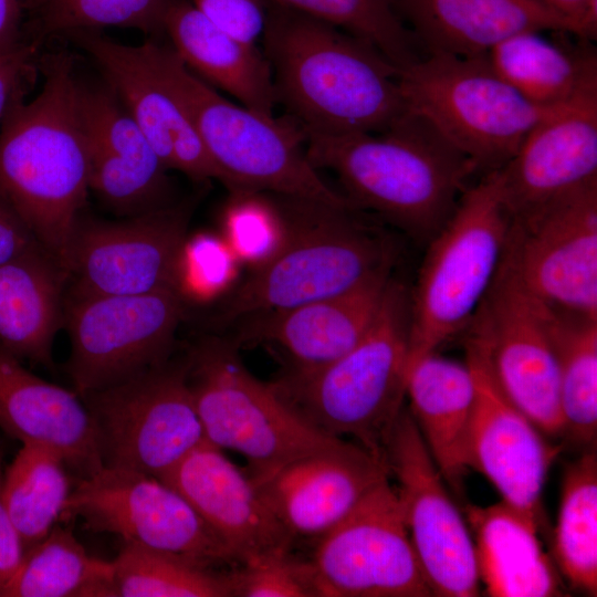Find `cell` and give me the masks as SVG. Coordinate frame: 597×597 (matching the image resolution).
Returning <instances> with one entry per match:
<instances>
[{"label":"cell","instance_id":"8fae6325","mask_svg":"<svg viewBox=\"0 0 597 597\" xmlns=\"http://www.w3.org/2000/svg\"><path fill=\"white\" fill-rule=\"evenodd\" d=\"M500 268L545 305L597 318V179L511 217Z\"/></svg>","mask_w":597,"mask_h":597},{"label":"cell","instance_id":"5b68a950","mask_svg":"<svg viewBox=\"0 0 597 597\" xmlns=\"http://www.w3.org/2000/svg\"><path fill=\"white\" fill-rule=\"evenodd\" d=\"M409 329L410 292L391 279L374 323L350 350L312 373H285L272 386L314 428L349 437L385 462L405 407Z\"/></svg>","mask_w":597,"mask_h":597},{"label":"cell","instance_id":"83f0119b","mask_svg":"<svg viewBox=\"0 0 597 597\" xmlns=\"http://www.w3.org/2000/svg\"><path fill=\"white\" fill-rule=\"evenodd\" d=\"M480 583L493 597L565 595L562 575L533 521L504 502L465 506Z\"/></svg>","mask_w":597,"mask_h":597},{"label":"cell","instance_id":"1f68e13d","mask_svg":"<svg viewBox=\"0 0 597 597\" xmlns=\"http://www.w3.org/2000/svg\"><path fill=\"white\" fill-rule=\"evenodd\" d=\"M0 597H117L112 562L90 555L54 525L24 556Z\"/></svg>","mask_w":597,"mask_h":597},{"label":"cell","instance_id":"6da1fadb","mask_svg":"<svg viewBox=\"0 0 597 597\" xmlns=\"http://www.w3.org/2000/svg\"><path fill=\"white\" fill-rule=\"evenodd\" d=\"M40 66V93L13 104L0 127V197L69 273L90 191L87 145L73 59L61 52Z\"/></svg>","mask_w":597,"mask_h":597},{"label":"cell","instance_id":"44dd1931","mask_svg":"<svg viewBox=\"0 0 597 597\" xmlns=\"http://www.w3.org/2000/svg\"><path fill=\"white\" fill-rule=\"evenodd\" d=\"M160 480L191 504L239 566L290 553L293 537L272 512L254 479L208 441Z\"/></svg>","mask_w":597,"mask_h":597},{"label":"cell","instance_id":"4fadbf2b","mask_svg":"<svg viewBox=\"0 0 597 597\" xmlns=\"http://www.w3.org/2000/svg\"><path fill=\"white\" fill-rule=\"evenodd\" d=\"M67 298V370L81 398L169 358L184 315L177 290Z\"/></svg>","mask_w":597,"mask_h":597},{"label":"cell","instance_id":"7a4b0ae2","mask_svg":"<svg viewBox=\"0 0 597 597\" xmlns=\"http://www.w3.org/2000/svg\"><path fill=\"white\" fill-rule=\"evenodd\" d=\"M277 103L306 133H381L406 112L399 69L370 43L271 4L262 35Z\"/></svg>","mask_w":597,"mask_h":597},{"label":"cell","instance_id":"4316f807","mask_svg":"<svg viewBox=\"0 0 597 597\" xmlns=\"http://www.w3.org/2000/svg\"><path fill=\"white\" fill-rule=\"evenodd\" d=\"M164 33L180 61L203 82L252 111L273 115L277 96L272 70L255 44L222 31L189 0H177L169 7Z\"/></svg>","mask_w":597,"mask_h":597},{"label":"cell","instance_id":"7402d4cb","mask_svg":"<svg viewBox=\"0 0 597 597\" xmlns=\"http://www.w3.org/2000/svg\"><path fill=\"white\" fill-rule=\"evenodd\" d=\"M386 463L354 441L294 459L254 479L272 512L293 537L318 540L380 481Z\"/></svg>","mask_w":597,"mask_h":597},{"label":"cell","instance_id":"d4e9b609","mask_svg":"<svg viewBox=\"0 0 597 597\" xmlns=\"http://www.w3.org/2000/svg\"><path fill=\"white\" fill-rule=\"evenodd\" d=\"M0 428L22 443L54 450L81 478L104 467L93 420L76 391L35 376L2 347Z\"/></svg>","mask_w":597,"mask_h":597},{"label":"cell","instance_id":"cb8c5ba5","mask_svg":"<svg viewBox=\"0 0 597 597\" xmlns=\"http://www.w3.org/2000/svg\"><path fill=\"white\" fill-rule=\"evenodd\" d=\"M391 275L349 292L251 317L241 338L266 342L289 360L286 374L320 369L350 350L374 323Z\"/></svg>","mask_w":597,"mask_h":597},{"label":"cell","instance_id":"ffe728a7","mask_svg":"<svg viewBox=\"0 0 597 597\" xmlns=\"http://www.w3.org/2000/svg\"><path fill=\"white\" fill-rule=\"evenodd\" d=\"M90 190L111 211L137 216L172 203L167 168L114 90L77 80Z\"/></svg>","mask_w":597,"mask_h":597},{"label":"cell","instance_id":"52a82bcc","mask_svg":"<svg viewBox=\"0 0 597 597\" xmlns=\"http://www.w3.org/2000/svg\"><path fill=\"white\" fill-rule=\"evenodd\" d=\"M511 217L498 172L489 171L429 240L410 292L407 367L469 327L499 273Z\"/></svg>","mask_w":597,"mask_h":597},{"label":"cell","instance_id":"bcb514c9","mask_svg":"<svg viewBox=\"0 0 597 597\" xmlns=\"http://www.w3.org/2000/svg\"><path fill=\"white\" fill-rule=\"evenodd\" d=\"M554 13L568 22L582 40H594L597 33V0H542Z\"/></svg>","mask_w":597,"mask_h":597},{"label":"cell","instance_id":"ee69618b","mask_svg":"<svg viewBox=\"0 0 597 597\" xmlns=\"http://www.w3.org/2000/svg\"><path fill=\"white\" fill-rule=\"evenodd\" d=\"M3 450L0 444V596L19 567L24 547L7 510L3 492Z\"/></svg>","mask_w":597,"mask_h":597},{"label":"cell","instance_id":"8992f818","mask_svg":"<svg viewBox=\"0 0 597 597\" xmlns=\"http://www.w3.org/2000/svg\"><path fill=\"white\" fill-rule=\"evenodd\" d=\"M160 75L189 114L231 193L273 195L350 205L310 163L302 126L234 104L195 75L171 46L146 41Z\"/></svg>","mask_w":597,"mask_h":597},{"label":"cell","instance_id":"603a6c76","mask_svg":"<svg viewBox=\"0 0 597 597\" xmlns=\"http://www.w3.org/2000/svg\"><path fill=\"white\" fill-rule=\"evenodd\" d=\"M496 172L512 217L596 180L597 96L538 123Z\"/></svg>","mask_w":597,"mask_h":597},{"label":"cell","instance_id":"74e56055","mask_svg":"<svg viewBox=\"0 0 597 597\" xmlns=\"http://www.w3.org/2000/svg\"><path fill=\"white\" fill-rule=\"evenodd\" d=\"M177 0H43L34 13L43 34L133 28L145 34L164 33V19Z\"/></svg>","mask_w":597,"mask_h":597},{"label":"cell","instance_id":"f1b7e54d","mask_svg":"<svg viewBox=\"0 0 597 597\" xmlns=\"http://www.w3.org/2000/svg\"><path fill=\"white\" fill-rule=\"evenodd\" d=\"M408 411L446 483L462 489L465 441L474 402V381L467 362L437 352L407 367Z\"/></svg>","mask_w":597,"mask_h":597},{"label":"cell","instance_id":"d6a6232c","mask_svg":"<svg viewBox=\"0 0 597 597\" xmlns=\"http://www.w3.org/2000/svg\"><path fill=\"white\" fill-rule=\"evenodd\" d=\"M65 465L54 450L22 443L3 471L4 503L24 552L42 541L60 520L72 491Z\"/></svg>","mask_w":597,"mask_h":597},{"label":"cell","instance_id":"ba28073f","mask_svg":"<svg viewBox=\"0 0 597 597\" xmlns=\"http://www.w3.org/2000/svg\"><path fill=\"white\" fill-rule=\"evenodd\" d=\"M399 86L408 111L486 172L503 167L538 123L574 104L530 102L498 75L486 54L425 53L399 71Z\"/></svg>","mask_w":597,"mask_h":597},{"label":"cell","instance_id":"e0dca14e","mask_svg":"<svg viewBox=\"0 0 597 597\" xmlns=\"http://www.w3.org/2000/svg\"><path fill=\"white\" fill-rule=\"evenodd\" d=\"M192 201L172 202L119 222L82 216L70 253V297L177 290V262Z\"/></svg>","mask_w":597,"mask_h":597},{"label":"cell","instance_id":"5bb4252c","mask_svg":"<svg viewBox=\"0 0 597 597\" xmlns=\"http://www.w3.org/2000/svg\"><path fill=\"white\" fill-rule=\"evenodd\" d=\"M310 562L318 597L433 596L389 478L317 540Z\"/></svg>","mask_w":597,"mask_h":597},{"label":"cell","instance_id":"f546056e","mask_svg":"<svg viewBox=\"0 0 597 597\" xmlns=\"http://www.w3.org/2000/svg\"><path fill=\"white\" fill-rule=\"evenodd\" d=\"M69 277L40 245L0 264V347L20 359L52 365Z\"/></svg>","mask_w":597,"mask_h":597},{"label":"cell","instance_id":"7bdbcfd3","mask_svg":"<svg viewBox=\"0 0 597 597\" xmlns=\"http://www.w3.org/2000/svg\"><path fill=\"white\" fill-rule=\"evenodd\" d=\"M38 42H21L0 52V127L12 107L22 100L27 84L34 75Z\"/></svg>","mask_w":597,"mask_h":597},{"label":"cell","instance_id":"836d02e7","mask_svg":"<svg viewBox=\"0 0 597 597\" xmlns=\"http://www.w3.org/2000/svg\"><path fill=\"white\" fill-rule=\"evenodd\" d=\"M553 537L554 563L567 583L597 593V457L582 454L565 470Z\"/></svg>","mask_w":597,"mask_h":597},{"label":"cell","instance_id":"8d00e7d4","mask_svg":"<svg viewBox=\"0 0 597 597\" xmlns=\"http://www.w3.org/2000/svg\"><path fill=\"white\" fill-rule=\"evenodd\" d=\"M274 4L329 23L375 46L402 70L421 55L396 0H271Z\"/></svg>","mask_w":597,"mask_h":597},{"label":"cell","instance_id":"ac0fdd59","mask_svg":"<svg viewBox=\"0 0 597 597\" xmlns=\"http://www.w3.org/2000/svg\"><path fill=\"white\" fill-rule=\"evenodd\" d=\"M465 362L474 381V402L464 462L486 478L501 501L542 527V491L562 446L546 436L499 389L481 343L469 333Z\"/></svg>","mask_w":597,"mask_h":597},{"label":"cell","instance_id":"277c9868","mask_svg":"<svg viewBox=\"0 0 597 597\" xmlns=\"http://www.w3.org/2000/svg\"><path fill=\"white\" fill-rule=\"evenodd\" d=\"M272 196L284 218V242L238 285L224 321L292 308L391 274L394 244L353 206Z\"/></svg>","mask_w":597,"mask_h":597},{"label":"cell","instance_id":"9a60e30c","mask_svg":"<svg viewBox=\"0 0 597 597\" xmlns=\"http://www.w3.org/2000/svg\"><path fill=\"white\" fill-rule=\"evenodd\" d=\"M385 463L407 531L433 596L474 597L480 578L467 520L404 407L385 449Z\"/></svg>","mask_w":597,"mask_h":597},{"label":"cell","instance_id":"60d3db41","mask_svg":"<svg viewBox=\"0 0 597 597\" xmlns=\"http://www.w3.org/2000/svg\"><path fill=\"white\" fill-rule=\"evenodd\" d=\"M230 576L234 597H318L311 562L290 553L232 568Z\"/></svg>","mask_w":597,"mask_h":597},{"label":"cell","instance_id":"f35d334b","mask_svg":"<svg viewBox=\"0 0 597 597\" xmlns=\"http://www.w3.org/2000/svg\"><path fill=\"white\" fill-rule=\"evenodd\" d=\"M223 238L240 263L255 269L270 260L285 239V222L274 197L234 192L223 217Z\"/></svg>","mask_w":597,"mask_h":597},{"label":"cell","instance_id":"e575fe53","mask_svg":"<svg viewBox=\"0 0 597 597\" xmlns=\"http://www.w3.org/2000/svg\"><path fill=\"white\" fill-rule=\"evenodd\" d=\"M551 332L564 434L591 446L597 432V318L553 308Z\"/></svg>","mask_w":597,"mask_h":597},{"label":"cell","instance_id":"b9f144b4","mask_svg":"<svg viewBox=\"0 0 597 597\" xmlns=\"http://www.w3.org/2000/svg\"><path fill=\"white\" fill-rule=\"evenodd\" d=\"M207 19L228 34L255 44L262 38L269 8L263 0H189Z\"/></svg>","mask_w":597,"mask_h":597},{"label":"cell","instance_id":"d590c367","mask_svg":"<svg viewBox=\"0 0 597 597\" xmlns=\"http://www.w3.org/2000/svg\"><path fill=\"white\" fill-rule=\"evenodd\" d=\"M112 563L117 597H232L230 572L164 552L125 544Z\"/></svg>","mask_w":597,"mask_h":597},{"label":"cell","instance_id":"d6986e66","mask_svg":"<svg viewBox=\"0 0 597 597\" xmlns=\"http://www.w3.org/2000/svg\"><path fill=\"white\" fill-rule=\"evenodd\" d=\"M67 35L100 66L104 81L114 90L166 168L195 181L222 175L214 165L184 105L160 75L146 41L138 46L118 43L95 31Z\"/></svg>","mask_w":597,"mask_h":597},{"label":"cell","instance_id":"2e32d148","mask_svg":"<svg viewBox=\"0 0 597 597\" xmlns=\"http://www.w3.org/2000/svg\"><path fill=\"white\" fill-rule=\"evenodd\" d=\"M553 308L526 292L501 268L470 332L506 399L546 437L564 434Z\"/></svg>","mask_w":597,"mask_h":597},{"label":"cell","instance_id":"7dc6e473","mask_svg":"<svg viewBox=\"0 0 597 597\" xmlns=\"http://www.w3.org/2000/svg\"><path fill=\"white\" fill-rule=\"evenodd\" d=\"M23 9H25L23 0H0V52L22 42Z\"/></svg>","mask_w":597,"mask_h":597},{"label":"cell","instance_id":"4dcf8cb0","mask_svg":"<svg viewBox=\"0 0 597 597\" xmlns=\"http://www.w3.org/2000/svg\"><path fill=\"white\" fill-rule=\"evenodd\" d=\"M486 56L498 75L534 104L563 106L597 96V59L591 49L524 31L494 45Z\"/></svg>","mask_w":597,"mask_h":597},{"label":"cell","instance_id":"3957f363","mask_svg":"<svg viewBox=\"0 0 597 597\" xmlns=\"http://www.w3.org/2000/svg\"><path fill=\"white\" fill-rule=\"evenodd\" d=\"M305 135L310 163L336 175L355 209L420 242L441 229L478 170L425 117L408 109L381 133Z\"/></svg>","mask_w":597,"mask_h":597},{"label":"cell","instance_id":"7c38bea8","mask_svg":"<svg viewBox=\"0 0 597 597\" xmlns=\"http://www.w3.org/2000/svg\"><path fill=\"white\" fill-rule=\"evenodd\" d=\"M80 517L95 532L171 554L203 568L238 563L191 504L163 480L142 472L103 467L81 478L60 520Z\"/></svg>","mask_w":597,"mask_h":597},{"label":"cell","instance_id":"484cf974","mask_svg":"<svg viewBox=\"0 0 597 597\" xmlns=\"http://www.w3.org/2000/svg\"><path fill=\"white\" fill-rule=\"evenodd\" d=\"M396 8L425 53L485 55L524 31L575 35L542 0H396Z\"/></svg>","mask_w":597,"mask_h":597},{"label":"cell","instance_id":"30bf717a","mask_svg":"<svg viewBox=\"0 0 597 597\" xmlns=\"http://www.w3.org/2000/svg\"><path fill=\"white\" fill-rule=\"evenodd\" d=\"M104 467L164 476L207 442L186 356L82 397Z\"/></svg>","mask_w":597,"mask_h":597},{"label":"cell","instance_id":"c3c4849f","mask_svg":"<svg viewBox=\"0 0 597 597\" xmlns=\"http://www.w3.org/2000/svg\"><path fill=\"white\" fill-rule=\"evenodd\" d=\"M24 7L29 12L35 13L43 0H23Z\"/></svg>","mask_w":597,"mask_h":597},{"label":"cell","instance_id":"ab89813d","mask_svg":"<svg viewBox=\"0 0 597 597\" xmlns=\"http://www.w3.org/2000/svg\"><path fill=\"white\" fill-rule=\"evenodd\" d=\"M240 265L222 235L198 232L186 238L181 247L176 289L184 300L209 302L233 286Z\"/></svg>","mask_w":597,"mask_h":597},{"label":"cell","instance_id":"f6af8a7d","mask_svg":"<svg viewBox=\"0 0 597 597\" xmlns=\"http://www.w3.org/2000/svg\"><path fill=\"white\" fill-rule=\"evenodd\" d=\"M35 245L39 243L28 227L0 197V264Z\"/></svg>","mask_w":597,"mask_h":597},{"label":"cell","instance_id":"9c48e42d","mask_svg":"<svg viewBox=\"0 0 597 597\" xmlns=\"http://www.w3.org/2000/svg\"><path fill=\"white\" fill-rule=\"evenodd\" d=\"M186 362L207 441L242 455L253 479L343 440L314 428L272 384L255 378L242 363L237 342L208 337L189 350Z\"/></svg>","mask_w":597,"mask_h":597}]
</instances>
